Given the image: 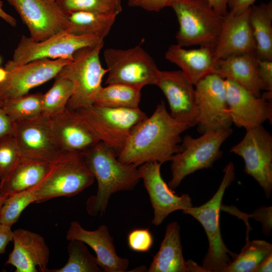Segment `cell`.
Wrapping results in <instances>:
<instances>
[{
  "instance_id": "277c9868",
  "label": "cell",
  "mask_w": 272,
  "mask_h": 272,
  "mask_svg": "<svg viewBox=\"0 0 272 272\" xmlns=\"http://www.w3.org/2000/svg\"><path fill=\"white\" fill-rule=\"evenodd\" d=\"M95 177L87 167L81 152L64 151L42 179L30 188L35 203L51 198L76 195L91 186Z\"/></svg>"
},
{
  "instance_id": "6da1fadb",
  "label": "cell",
  "mask_w": 272,
  "mask_h": 272,
  "mask_svg": "<svg viewBox=\"0 0 272 272\" xmlns=\"http://www.w3.org/2000/svg\"><path fill=\"white\" fill-rule=\"evenodd\" d=\"M189 128L175 120L162 101L151 116L134 127L117 159L137 167L147 162L171 161L182 150L180 135Z\"/></svg>"
},
{
  "instance_id": "cb8c5ba5",
  "label": "cell",
  "mask_w": 272,
  "mask_h": 272,
  "mask_svg": "<svg viewBox=\"0 0 272 272\" xmlns=\"http://www.w3.org/2000/svg\"><path fill=\"white\" fill-rule=\"evenodd\" d=\"M213 73L225 80L232 81L254 95L261 97L263 88L258 76L255 54H243L216 59Z\"/></svg>"
},
{
  "instance_id": "603a6c76",
  "label": "cell",
  "mask_w": 272,
  "mask_h": 272,
  "mask_svg": "<svg viewBox=\"0 0 272 272\" xmlns=\"http://www.w3.org/2000/svg\"><path fill=\"white\" fill-rule=\"evenodd\" d=\"M180 230V226L176 221L167 225L160 249L154 256L147 271L205 272L202 266L191 260H185L182 253Z\"/></svg>"
},
{
  "instance_id": "b9f144b4",
  "label": "cell",
  "mask_w": 272,
  "mask_h": 272,
  "mask_svg": "<svg viewBox=\"0 0 272 272\" xmlns=\"http://www.w3.org/2000/svg\"><path fill=\"white\" fill-rule=\"evenodd\" d=\"M13 236L11 227L4 225H0V254L5 253L8 244L13 241Z\"/></svg>"
},
{
  "instance_id": "d6986e66",
  "label": "cell",
  "mask_w": 272,
  "mask_h": 272,
  "mask_svg": "<svg viewBox=\"0 0 272 272\" xmlns=\"http://www.w3.org/2000/svg\"><path fill=\"white\" fill-rule=\"evenodd\" d=\"M250 8L239 11H230L224 16L214 47L216 59L243 54H255L256 43L248 19Z\"/></svg>"
},
{
  "instance_id": "7bdbcfd3",
  "label": "cell",
  "mask_w": 272,
  "mask_h": 272,
  "mask_svg": "<svg viewBox=\"0 0 272 272\" xmlns=\"http://www.w3.org/2000/svg\"><path fill=\"white\" fill-rule=\"evenodd\" d=\"M256 0H227L230 11H239L249 8Z\"/></svg>"
},
{
  "instance_id": "ba28073f",
  "label": "cell",
  "mask_w": 272,
  "mask_h": 272,
  "mask_svg": "<svg viewBox=\"0 0 272 272\" xmlns=\"http://www.w3.org/2000/svg\"><path fill=\"white\" fill-rule=\"evenodd\" d=\"M104 57L108 70L107 85L120 84L142 90L157 82L160 70L140 45L127 49L107 48Z\"/></svg>"
},
{
  "instance_id": "f1b7e54d",
  "label": "cell",
  "mask_w": 272,
  "mask_h": 272,
  "mask_svg": "<svg viewBox=\"0 0 272 272\" xmlns=\"http://www.w3.org/2000/svg\"><path fill=\"white\" fill-rule=\"evenodd\" d=\"M141 90L129 86L109 84L101 87L92 96L93 105L109 108H138Z\"/></svg>"
},
{
  "instance_id": "484cf974",
  "label": "cell",
  "mask_w": 272,
  "mask_h": 272,
  "mask_svg": "<svg viewBox=\"0 0 272 272\" xmlns=\"http://www.w3.org/2000/svg\"><path fill=\"white\" fill-rule=\"evenodd\" d=\"M51 163L20 157L0 181V193L9 195L31 188L38 184L49 170Z\"/></svg>"
},
{
  "instance_id": "5bb4252c",
  "label": "cell",
  "mask_w": 272,
  "mask_h": 272,
  "mask_svg": "<svg viewBox=\"0 0 272 272\" xmlns=\"http://www.w3.org/2000/svg\"><path fill=\"white\" fill-rule=\"evenodd\" d=\"M13 136L20 157L51 163L64 152L55 139L50 118L42 114L14 122Z\"/></svg>"
},
{
  "instance_id": "681fc988",
  "label": "cell",
  "mask_w": 272,
  "mask_h": 272,
  "mask_svg": "<svg viewBox=\"0 0 272 272\" xmlns=\"http://www.w3.org/2000/svg\"><path fill=\"white\" fill-rule=\"evenodd\" d=\"M48 1H52V2H55L56 0H48Z\"/></svg>"
},
{
  "instance_id": "9c48e42d",
  "label": "cell",
  "mask_w": 272,
  "mask_h": 272,
  "mask_svg": "<svg viewBox=\"0 0 272 272\" xmlns=\"http://www.w3.org/2000/svg\"><path fill=\"white\" fill-rule=\"evenodd\" d=\"M77 110L96 132L100 141L117 157L134 127L148 116L139 108H109L92 105Z\"/></svg>"
},
{
  "instance_id": "1f68e13d",
  "label": "cell",
  "mask_w": 272,
  "mask_h": 272,
  "mask_svg": "<svg viewBox=\"0 0 272 272\" xmlns=\"http://www.w3.org/2000/svg\"><path fill=\"white\" fill-rule=\"evenodd\" d=\"M43 94H27L3 101L2 108L14 121L36 118L42 114Z\"/></svg>"
},
{
  "instance_id": "52a82bcc",
  "label": "cell",
  "mask_w": 272,
  "mask_h": 272,
  "mask_svg": "<svg viewBox=\"0 0 272 272\" xmlns=\"http://www.w3.org/2000/svg\"><path fill=\"white\" fill-rule=\"evenodd\" d=\"M103 45L102 40L78 50L73 60L58 73L73 84L74 91L67 103V108L78 110L93 105L92 96L102 87V79L108 72L107 69L102 67L99 57Z\"/></svg>"
},
{
  "instance_id": "ee69618b",
  "label": "cell",
  "mask_w": 272,
  "mask_h": 272,
  "mask_svg": "<svg viewBox=\"0 0 272 272\" xmlns=\"http://www.w3.org/2000/svg\"><path fill=\"white\" fill-rule=\"evenodd\" d=\"M212 7L219 14L225 16L227 11V0H208Z\"/></svg>"
},
{
  "instance_id": "9a60e30c",
  "label": "cell",
  "mask_w": 272,
  "mask_h": 272,
  "mask_svg": "<svg viewBox=\"0 0 272 272\" xmlns=\"http://www.w3.org/2000/svg\"><path fill=\"white\" fill-rule=\"evenodd\" d=\"M27 27L30 37L41 41L66 31L69 20L56 2L48 0H7Z\"/></svg>"
},
{
  "instance_id": "836d02e7",
  "label": "cell",
  "mask_w": 272,
  "mask_h": 272,
  "mask_svg": "<svg viewBox=\"0 0 272 272\" xmlns=\"http://www.w3.org/2000/svg\"><path fill=\"white\" fill-rule=\"evenodd\" d=\"M64 12L86 11L107 15H118L122 10L121 0H56Z\"/></svg>"
},
{
  "instance_id": "4316f807",
  "label": "cell",
  "mask_w": 272,
  "mask_h": 272,
  "mask_svg": "<svg viewBox=\"0 0 272 272\" xmlns=\"http://www.w3.org/2000/svg\"><path fill=\"white\" fill-rule=\"evenodd\" d=\"M248 19L256 43V57L272 60V2L252 5Z\"/></svg>"
},
{
  "instance_id": "ac0fdd59",
  "label": "cell",
  "mask_w": 272,
  "mask_h": 272,
  "mask_svg": "<svg viewBox=\"0 0 272 272\" xmlns=\"http://www.w3.org/2000/svg\"><path fill=\"white\" fill-rule=\"evenodd\" d=\"M155 85L165 96L175 120L189 127L196 124L195 88L180 70L160 71Z\"/></svg>"
},
{
  "instance_id": "d590c367",
  "label": "cell",
  "mask_w": 272,
  "mask_h": 272,
  "mask_svg": "<svg viewBox=\"0 0 272 272\" xmlns=\"http://www.w3.org/2000/svg\"><path fill=\"white\" fill-rule=\"evenodd\" d=\"M20 157L18 147L13 135L0 139V180L11 170Z\"/></svg>"
},
{
  "instance_id": "8fae6325",
  "label": "cell",
  "mask_w": 272,
  "mask_h": 272,
  "mask_svg": "<svg viewBox=\"0 0 272 272\" xmlns=\"http://www.w3.org/2000/svg\"><path fill=\"white\" fill-rule=\"evenodd\" d=\"M230 152L242 157L245 172L252 177L269 198L272 190V137L261 125L246 130Z\"/></svg>"
},
{
  "instance_id": "f907efd6",
  "label": "cell",
  "mask_w": 272,
  "mask_h": 272,
  "mask_svg": "<svg viewBox=\"0 0 272 272\" xmlns=\"http://www.w3.org/2000/svg\"><path fill=\"white\" fill-rule=\"evenodd\" d=\"M1 62H2V58H1V57L0 56V64Z\"/></svg>"
},
{
  "instance_id": "e575fe53",
  "label": "cell",
  "mask_w": 272,
  "mask_h": 272,
  "mask_svg": "<svg viewBox=\"0 0 272 272\" xmlns=\"http://www.w3.org/2000/svg\"><path fill=\"white\" fill-rule=\"evenodd\" d=\"M32 203H35V199L30 188L9 195L1 209V225L12 227L24 210Z\"/></svg>"
},
{
  "instance_id": "7c38bea8",
  "label": "cell",
  "mask_w": 272,
  "mask_h": 272,
  "mask_svg": "<svg viewBox=\"0 0 272 272\" xmlns=\"http://www.w3.org/2000/svg\"><path fill=\"white\" fill-rule=\"evenodd\" d=\"M103 39L95 35H75L64 31L41 41L23 35L15 49L12 60L21 64L42 58L73 60L75 52L95 45Z\"/></svg>"
},
{
  "instance_id": "83f0119b",
  "label": "cell",
  "mask_w": 272,
  "mask_h": 272,
  "mask_svg": "<svg viewBox=\"0 0 272 272\" xmlns=\"http://www.w3.org/2000/svg\"><path fill=\"white\" fill-rule=\"evenodd\" d=\"M65 14L69 20L66 32L75 35H95L103 39L108 35L117 16L86 11Z\"/></svg>"
},
{
  "instance_id": "d6a6232c",
  "label": "cell",
  "mask_w": 272,
  "mask_h": 272,
  "mask_svg": "<svg viewBox=\"0 0 272 272\" xmlns=\"http://www.w3.org/2000/svg\"><path fill=\"white\" fill-rule=\"evenodd\" d=\"M52 87L42 97V114L50 117L63 110L73 94V83L57 75Z\"/></svg>"
},
{
  "instance_id": "bcb514c9",
  "label": "cell",
  "mask_w": 272,
  "mask_h": 272,
  "mask_svg": "<svg viewBox=\"0 0 272 272\" xmlns=\"http://www.w3.org/2000/svg\"><path fill=\"white\" fill-rule=\"evenodd\" d=\"M3 3L0 0V18L12 27L16 26V20L11 15L6 13L3 9Z\"/></svg>"
},
{
  "instance_id": "3957f363",
  "label": "cell",
  "mask_w": 272,
  "mask_h": 272,
  "mask_svg": "<svg viewBox=\"0 0 272 272\" xmlns=\"http://www.w3.org/2000/svg\"><path fill=\"white\" fill-rule=\"evenodd\" d=\"M221 183L213 197L199 207H191L183 214L196 219L202 226L209 240V248L202 260L205 272H224L236 254L229 250L222 239L219 224V215L223 195L226 189L235 178L234 164L230 162L223 170Z\"/></svg>"
},
{
  "instance_id": "44dd1931",
  "label": "cell",
  "mask_w": 272,
  "mask_h": 272,
  "mask_svg": "<svg viewBox=\"0 0 272 272\" xmlns=\"http://www.w3.org/2000/svg\"><path fill=\"white\" fill-rule=\"evenodd\" d=\"M13 249L6 264L15 267V272H48L49 249L39 234L24 229L13 231Z\"/></svg>"
},
{
  "instance_id": "f35d334b",
  "label": "cell",
  "mask_w": 272,
  "mask_h": 272,
  "mask_svg": "<svg viewBox=\"0 0 272 272\" xmlns=\"http://www.w3.org/2000/svg\"><path fill=\"white\" fill-rule=\"evenodd\" d=\"M258 74L263 90L272 91V60L257 58Z\"/></svg>"
},
{
  "instance_id": "2e32d148",
  "label": "cell",
  "mask_w": 272,
  "mask_h": 272,
  "mask_svg": "<svg viewBox=\"0 0 272 272\" xmlns=\"http://www.w3.org/2000/svg\"><path fill=\"white\" fill-rule=\"evenodd\" d=\"M161 164L158 162H150L138 168L154 210L152 223L157 226L160 225L171 213L177 210L183 211L193 206L188 194L179 196L165 183L161 174Z\"/></svg>"
},
{
  "instance_id": "60d3db41",
  "label": "cell",
  "mask_w": 272,
  "mask_h": 272,
  "mask_svg": "<svg viewBox=\"0 0 272 272\" xmlns=\"http://www.w3.org/2000/svg\"><path fill=\"white\" fill-rule=\"evenodd\" d=\"M3 101L0 100V139L7 135H13L14 122L2 108Z\"/></svg>"
},
{
  "instance_id": "4fadbf2b",
  "label": "cell",
  "mask_w": 272,
  "mask_h": 272,
  "mask_svg": "<svg viewBox=\"0 0 272 272\" xmlns=\"http://www.w3.org/2000/svg\"><path fill=\"white\" fill-rule=\"evenodd\" d=\"M71 60L42 58L21 64L12 59L8 61L5 65L7 78L0 83V100L3 101L28 94L31 89L54 78Z\"/></svg>"
},
{
  "instance_id": "ffe728a7",
  "label": "cell",
  "mask_w": 272,
  "mask_h": 272,
  "mask_svg": "<svg viewBox=\"0 0 272 272\" xmlns=\"http://www.w3.org/2000/svg\"><path fill=\"white\" fill-rule=\"evenodd\" d=\"M49 118L62 151L81 152L100 141L93 127L77 110L66 107Z\"/></svg>"
},
{
  "instance_id": "30bf717a",
  "label": "cell",
  "mask_w": 272,
  "mask_h": 272,
  "mask_svg": "<svg viewBox=\"0 0 272 272\" xmlns=\"http://www.w3.org/2000/svg\"><path fill=\"white\" fill-rule=\"evenodd\" d=\"M194 86L198 131L202 134L231 127L232 121L227 103L225 80L212 73Z\"/></svg>"
},
{
  "instance_id": "d4e9b609",
  "label": "cell",
  "mask_w": 272,
  "mask_h": 272,
  "mask_svg": "<svg viewBox=\"0 0 272 272\" xmlns=\"http://www.w3.org/2000/svg\"><path fill=\"white\" fill-rule=\"evenodd\" d=\"M165 57L177 65L194 86L201 79L213 73L216 60L213 46L186 49L173 44L168 47Z\"/></svg>"
},
{
  "instance_id": "5b68a950",
  "label": "cell",
  "mask_w": 272,
  "mask_h": 272,
  "mask_svg": "<svg viewBox=\"0 0 272 272\" xmlns=\"http://www.w3.org/2000/svg\"><path fill=\"white\" fill-rule=\"evenodd\" d=\"M169 7L179 23L177 45L214 47L225 16L218 13L208 0H171Z\"/></svg>"
},
{
  "instance_id": "7402d4cb",
  "label": "cell",
  "mask_w": 272,
  "mask_h": 272,
  "mask_svg": "<svg viewBox=\"0 0 272 272\" xmlns=\"http://www.w3.org/2000/svg\"><path fill=\"white\" fill-rule=\"evenodd\" d=\"M67 240H80L95 252L97 263L103 272L127 271L129 260L118 256L108 227L101 225L93 231L83 228L77 221L71 223L66 232Z\"/></svg>"
},
{
  "instance_id": "74e56055",
  "label": "cell",
  "mask_w": 272,
  "mask_h": 272,
  "mask_svg": "<svg viewBox=\"0 0 272 272\" xmlns=\"http://www.w3.org/2000/svg\"><path fill=\"white\" fill-rule=\"evenodd\" d=\"M249 217L262 224V231L265 235H270L272 229V207L262 206L258 208Z\"/></svg>"
},
{
  "instance_id": "f6af8a7d",
  "label": "cell",
  "mask_w": 272,
  "mask_h": 272,
  "mask_svg": "<svg viewBox=\"0 0 272 272\" xmlns=\"http://www.w3.org/2000/svg\"><path fill=\"white\" fill-rule=\"evenodd\" d=\"M272 271V253L256 268L254 272H271Z\"/></svg>"
},
{
  "instance_id": "7a4b0ae2",
  "label": "cell",
  "mask_w": 272,
  "mask_h": 272,
  "mask_svg": "<svg viewBox=\"0 0 272 272\" xmlns=\"http://www.w3.org/2000/svg\"><path fill=\"white\" fill-rule=\"evenodd\" d=\"M81 152L98 184L96 194L87 201V212L92 216H102L113 193L135 187L141 179L139 169L119 161L115 151L101 141Z\"/></svg>"
},
{
  "instance_id": "e0dca14e",
  "label": "cell",
  "mask_w": 272,
  "mask_h": 272,
  "mask_svg": "<svg viewBox=\"0 0 272 272\" xmlns=\"http://www.w3.org/2000/svg\"><path fill=\"white\" fill-rule=\"evenodd\" d=\"M227 100L232 123L246 130L272 121L271 97L265 93L258 97L237 83L225 80Z\"/></svg>"
},
{
  "instance_id": "c3c4849f",
  "label": "cell",
  "mask_w": 272,
  "mask_h": 272,
  "mask_svg": "<svg viewBox=\"0 0 272 272\" xmlns=\"http://www.w3.org/2000/svg\"><path fill=\"white\" fill-rule=\"evenodd\" d=\"M8 196V195H4L0 193V211L5 200L6 199V198H7ZM0 225H1V224H0Z\"/></svg>"
},
{
  "instance_id": "7dc6e473",
  "label": "cell",
  "mask_w": 272,
  "mask_h": 272,
  "mask_svg": "<svg viewBox=\"0 0 272 272\" xmlns=\"http://www.w3.org/2000/svg\"><path fill=\"white\" fill-rule=\"evenodd\" d=\"M8 72L4 68L0 67V83H3L6 80L8 76Z\"/></svg>"
},
{
  "instance_id": "8d00e7d4",
  "label": "cell",
  "mask_w": 272,
  "mask_h": 272,
  "mask_svg": "<svg viewBox=\"0 0 272 272\" xmlns=\"http://www.w3.org/2000/svg\"><path fill=\"white\" fill-rule=\"evenodd\" d=\"M153 242V235L148 229H134L127 236L129 247L136 252H148L151 248Z\"/></svg>"
},
{
  "instance_id": "8992f818",
  "label": "cell",
  "mask_w": 272,
  "mask_h": 272,
  "mask_svg": "<svg viewBox=\"0 0 272 272\" xmlns=\"http://www.w3.org/2000/svg\"><path fill=\"white\" fill-rule=\"evenodd\" d=\"M232 132L230 127L207 131L197 138L186 135L181 142L182 150L170 161L172 177L169 187L174 189L188 175L212 167L221 157V147Z\"/></svg>"
},
{
  "instance_id": "f546056e",
  "label": "cell",
  "mask_w": 272,
  "mask_h": 272,
  "mask_svg": "<svg viewBox=\"0 0 272 272\" xmlns=\"http://www.w3.org/2000/svg\"><path fill=\"white\" fill-rule=\"evenodd\" d=\"M247 241L241 252L231 261L224 272H254L272 253V245L263 240Z\"/></svg>"
},
{
  "instance_id": "4dcf8cb0",
  "label": "cell",
  "mask_w": 272,
  "mask_h": 272,
  "mask_svg": "<svg viewBox=\"0 0 272 272\" xmlns=\"http://www.w3.org/2000/svg\"><path fill=\"white\" fill-rule=\"evenodd\" d=\"M69 257L63 266L49 269L48 272H103L96 257L88 250L86 244L78 240H71L67 245Z\"/></svg>"
},
{
  "instance_id": "ab89813d",
  "label": "cell",
  "mask_w": 272,
  "mask_h": 272,
  "mask_svg": "<svg viewBox=\"0 0 272 272\" xmlns=\"http://www.w3.org/2000/svg\"><path fill=\"white\" fill-rule=\"evenodd\" d=\"M171 0H128L130 7H139L151 12H159L166 7H169Z\"/></svg>"
}]
</instances>
